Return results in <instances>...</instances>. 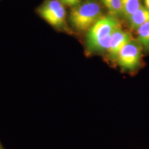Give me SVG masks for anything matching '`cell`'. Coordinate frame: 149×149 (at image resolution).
Segmentation results:
<instances>
[{"label":"cell","mask_w":149,"mask_h":149,"mask_svg":"<svg viewBox=\"0 0 149 149\" xmlns=\"http://www.w3.org/2000/svg\"><path fill=\"white\" fill-rule=\"evenodd\" d=\"M122 28L117 18L103 16L87 32L86 45L91 53L107 51L114 33Z\"/></svg>","instance_id":"obj_1"},{"label":"cell","mask_w":149,"mask_h":149,"mask_svg":"<svg viewBox=\"0 0 149 149\" xmlns=\"http://www.w3.org/2000/svg\"><path fill=\"white\" fill-rule=\"evenodd\" d=\"M102 13L101 6L97 0H84L72 7L70 21L78 31L87 32L103 16Z\"/></svg>","instance_id":"obj_2"},{"label":"cell","mask_w":149,"mask_h":149,"mask_svg":"<svg viewBox=\"0 0 149 149\" xmlns=\"http://www.w3.org/2000/svg\"><path fill=\"white\" fill-rule=\"evenodd\" d=\"M143 52V49L138 41L132 39L121 50L116 61L124 70L133 72L140 66Z\"/></svg>","instance_id":"obj_3"},{"label":"cell","mask_w":149,"mask_h":149,"mask_svg":"<svg viewBox=\"0 0 149 149\" xmlns=\"http://www.w3.org/2000/svg\"><path fill=\"white\" fill-rule=\"evenodd\" d=\"M38 12L49 24L56 28H61L65 23L66 11L59 0H47L39 9Z\"/></svg>","instance_id":"obj_4"},{"label":"cell","mask_w":149,"mask_h":149,"mask_svg":"<svg viewBox=\"0 0 149 149\" xmlns=\"http://www.w3.org/2000/svg\"><path fill=\"white\" fill-rule=\"evenodd\" d=\"M132 39L130 33L123 30L122 28L114 32L107 50L108 56L111 60H116L121 50Z\"/></svg>","instance_id":"obj_5"},{"label":"cell","mask_w":149,"mask_h":149,"mask_svg":"<svg viewBox=\"0 0 149 149\" xmlns=\"http://www.w3.org/2000/svg\"><path fill=\"white\" fill-rule=\"evenodd\" d=\"M127 21L130 28L136 31L141 26L149 23V10L144 6H141L138 11L129 18Z\"/></svg>","instance_id":"obj_6"},{"label":"cell","mask_w":149,"mask_h":149,"mask_svg":"<svg viewBox=\"0 0 149 149\" xmlns=\"http://www.w3.org/2000/svg\"><path fill=\"white\" fill-rule=\"evenodd\" d=\"M136 40L141 44L143 51L149 52V23L141 26L136 29Z\"/></svg>","instance_id":"obj_7"},{"label":"cell","mask_w":149,"mask_h":149,"mask_svg":"<svg viewBox=\"0 0 149 149\" xmlns=\"http://www.w3.org/2000/svg\"><path fill=\"white\" fill-rule=\"evenodd\" d=\"M122 16L127 20L142 6L141 0H122Z\"/></svg>","instance_id":"obj_8"},{"label":"cell","mask_w":149,"mask_h":149,"mask_svg":"<svg viewBox=\"0 0 149 149\" xmlns=\"http://www.w3.org/2000/svg\"><path fill=\"white\" fill-rule=\"evenodd\" d=\"M111 16L118 18L122 16V0H101Z\"/></svg>","instance_id":"obj_9"},{"label":"cell","mask_w":149,"mask_h":149,"mask_svg":"<svg viewBox=\"0 0 149 149\" xmlns=\"http://www.w3.org/2000/svg\"><path fill=\"white\" fill-rule=\"evenodd\" d=\"M59 1L64 5L68 6L71 7L79 5L82 0H59Z\"/></svg>","instance_id":"obj_10"},{"label":"cell","mask_w":149,"mask_h":149,"mask_svg":"<svg viewBox=\"0 0 149 149\" xmlns=\"http://www.w3.org/2000/svg\"><path fill=\"white\" fill-rule=\"evenodd\" d=\"M145 7L149 10V0H144Z\"/></svg>","instance_id":"obj_11"},{"label":"cell","mask_w":149,"mask_h":149,"mask_svg":"<svg viewBox=\"0 0 149 149\" xmlns=\"http://www.w3.org/2000/svg\"><path fill=\"white\" fill-rule=\"evenodd\" d=\"M0 149H4V148L3 147L2 145L1 144V143H0Z\"/></svg>","instance_id":"obj_12"}]
</instances>
